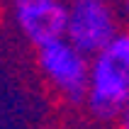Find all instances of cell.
<instances>
[{
  "mask_svg": "<svg viewBox=\"0 0 129 129\" xmlns=\"http://www.w3.org/2000/svg\"><path fill=\"white\" fill-rule=\"evenodd\" d=\"M15 3V10L17 7H29V5H37V3H44V0H12Z\"/></svg>",
  "mask_w": 129,
  "mask_h": 129,
  "instance_id": "8992f818",
  "label": "cell"
},
{
  "mask_svg": "<svg viewBox=\"0 0 129 129\" xmlns=\"http://www.w3.org/2000/svg\"><path fill=\"white\" fill-rule=\"evenodd\" d=\"M39 66L71 102L85 100L90 85V61L88 54H83L71 39L63 37L39 46Z\"/></svg>",
  "mask_w": 129,
  "mask_h": 129,
  "instance_id": "7a4b0ae2",
  "label": "cell"
},
{
  "mask_svg": "<svg viewBox=\"0 0 129 129\" xmlns=\"http://www.w3.org/2000/svg\"><path fill=\"white\" fill-rule=\"evenodd\" d=\"M17 24L34 46H44L66 37L68 7L58 0H44L29 7H17Z\"/></svg>",
  "mask_w": 129,
  "mask_h": 129,
  "instance_id": "277c9868",
  "label": "cell"
},
{
  "mask_svg": "<svg viewBox=\"0 0 129 129\" xmlns=\"http://www.w3.org/2000/svg\"><path fill=\"white\" fill-rule=\"evenodd\" d=\"M115 37L117 22L107 0H73L68 5L66 39H71L83 54L95 56Z\"/></svg>",
  "mask_w": 129,
  "mask_h": 129,
  "instance_id": "3957f363",
  "label": "cell"
},
{
  "mask_svg": "<svg viewBox=\"0 0 129 129\" xmlns=\"http://www.w3.org/2000/svg\"><path fill=\"white\" fill-rule=\"evenodd\" d=\"M124 12L129 15V0H124Z\"/></svg>",
  "mask_w": 129,
  "mask_h": 129,
  "instance_id": "52a82bcc",
  "label": "cell"
},
{
  "mask_svg": "<svg viewBox=\"0 0 129 129\" xmlns=\"http://www.w3.org/2000/svg\"><path fill=\"white\" fill-rule=\"evenodd\" d=\"M119 122H122V129H129V98H127V102H124L122 112H119Z\"/></svg>",
  "mask_w": 129,
  "mask_h": 129,
  "instance_id": "5b68a950",
  "label": "cell"
},
{
  "mask_svg": "<svg viewBox=\"0 0 129 129\" xmlns=\"http://www.w3.org/2000/svg\"><path fill=\"white\" fill-rule=\"evenodd\" d=\"M129 98V32H117L112 42L93 56L88 107L93 115L112 119L119 117Z\"/></svg>",
  "mask_w": 129,
  "mask_h": 129,
  "instance_id": "6da1fadb",
  "label": "cell"
}]
</instances>
